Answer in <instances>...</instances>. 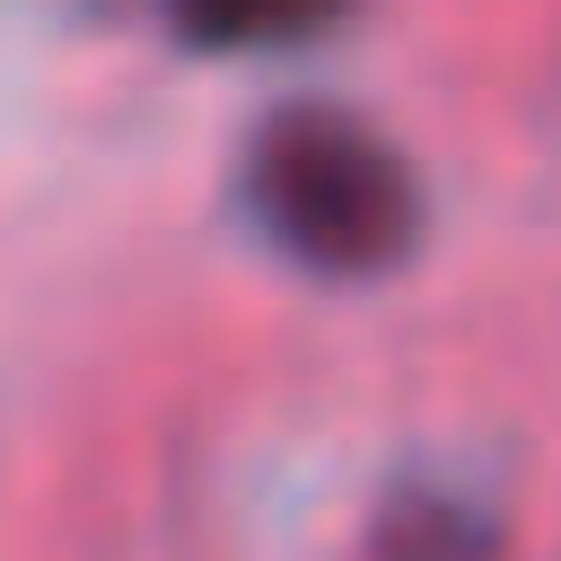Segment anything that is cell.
Wrapping results in <instances>:
<instances>
[{
  "mask_svg": "<svg viewBox=\"0 0 561 561\" xmlns=\"http://www.w3.org/2000/svg\"><path fill=\"white\" fill-rule=\"evenodd\" d=\"M245 202L263 237L324 280H368L403 263L421 237V184L403 149L333 105H298L263 123V140L245 149Z\"/></svg>",
  "mask_w": 561,
  "mask_h": 561,
  "instance_id": "obj_1",
  "label": "cell"
},
{
  "mask_svg": "<svg viewBox=\"0 0 561 561\" xmlns=\"http://www.w3.org/2000/svg\"><path fill=\"white\" fill-rule=\"evenodd\" d=\"M342 9L351 0H167V26L202 53H272L324 35Z\"/></svg>",
  "mask_w": 561,
  "mask_h": 561,
  "instance_id": "obj_2",
  "label": "cell"
},
{
  "mask_svg": "<svg viewBox=\"0 0 561 561\" xmlns=\"http://www.w3.org/2000/svg\"><path fill=\"white\" fill-rule=\"evenodd\" d=\"M386 561H482V517L447 500H412L386 526Z\"/></svg>",
  "mask_w": 561,
  "mask_h": 561,
  "instance_id": "obj_3",
  "label": "cell"
}]
</instances>
